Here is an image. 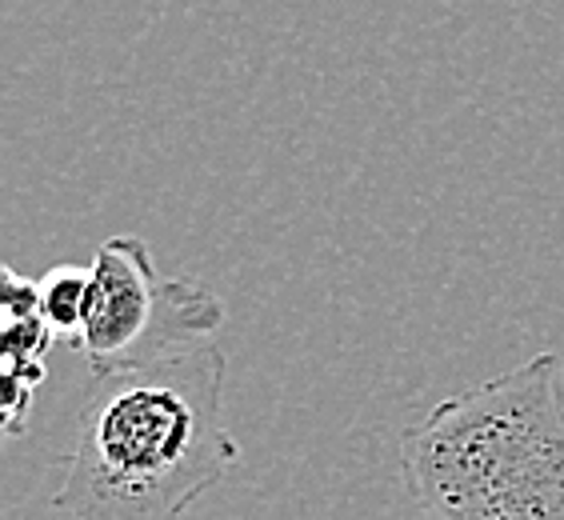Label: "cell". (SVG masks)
Instances as JSON below:
<instances>
[{
	"mask_svg": "<svg viewBox=\"0 0 564 520\" xmlns=\"http://www.w3.org/2000/svg\"><path fill=\"white\" fill-rule=\"evenodd\" d=\"M225 348H181L93 377L53 509L73 520H181L240 461L225 421Z\"/></svg>",
	"mask_w": 564,
	"mask_h": 520,
	"instance_id": "cell-1",
	"label": "cell"
},
{
	"mask_svg": "<svg viewBox=\"0 0 564 520\" xmlns=\"http://www.w3.org/2000/svg\"><path fill=\"white\" fill-rule=\"evenodd\" d=\"M53 340L56 336L36 301V284L4 269V380H9L12 421H21L24 404L33 401Z\"/></svg>",
	"mask_w": 564,
	"mask_h": 520,
	"instance_id": "cell-4",
	"label": "cell"
},
{
	"mask_svg": "<svg viewBox=\"0 0 564 520\" xmlns=\"http://www.w3.org/2000/svg\"><path fill=\"white\" fill-rule=\"evenodd\" d=\"M88 269L93 301L76 348L93 377L144 369L181 348L205 345L225 325V301L205 284L161 277L141 237L100 240Z\"/></svg>",
	"mask_w": 564,
	"mask_h": 520,
	"instance_id": "cell-3",
	"label": "cell"
},
{
	"mask_svg": "<svg viewBox=\"0 0 564 520\" xmlns=\"http://www.w3.org/2000/svg\"><path fill=\"white\" fill-rule=\"evenodd\" d=\"M36 301L41 313L53 328V336L80 340L88 321V301H93V269H76V264H56L36 281Z\"/></svg>",
	"mask_w": 564,
	"mask_h": 520,
	"instance_id": "cell-5",
	"label": "cell"
},
{
	"mask_svg": "<svg viewBox=\"0 0 564 520\" xmlns=\"http://www.w3.org/2000/svg\"><path fill=\"white\" fill-rule=\"evenodd\" d=\"M401 480L424 520H564V357L536 353L409 424Z\"/></svg>",
	"mask_w": 564,
	"mask_h": 520,
	"instance_id": "cell-2",
	"label": "cell"
}]
</instances>
